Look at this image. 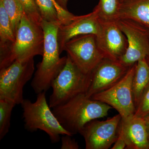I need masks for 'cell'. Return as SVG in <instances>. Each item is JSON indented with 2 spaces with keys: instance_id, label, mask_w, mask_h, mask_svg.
Segmentation results:
<instances>
[{
  "instance_id": "6da1fadb",
  "label": "cell",
  "mask_w": 149,
  "mask_h": 149,
  "mask_svg": "<svg viewBox=\"0 0 149 149\" xmlns=\"http://www.w3.org/2000/svg\"><path fill=\"white\" fill-rule=\"evenodd\" d=\"M60 22H49L42 20L44 33V52L42 61L37 65V70L31 82V87L37 94L47 92L54 79L66 63L67 56L61 57L58 40Z\"/></svg>"
},
{
  "instance_id": "7a4b0ae2",
  "label": "cell",
  "mask_w": 149,
  "mask_h": 149,
  "mask_svg": "<svg viewBox=\"0 0 149 149\" xmlns=\"http://www.w3.org/2000/svg\"><path fill=\"white\" fill-rule=\"evenodd\" d=\"M112 108L106 104L81 94L55 107L52 111L62 127L73 136L80 133L91 120L107 116Z\"/></svg>"
},
{
  "instance_id": "3957f363",
  "label": "cell",
  "mask_w": 149,
  "mask_h": 149,
  "mask_svg": "<svg viewBox=\"0 0 149 149\" xmlns=\"http://www.w3.org/2000/svg\"><path fill=\"white\" fill-rule=\"evenodd\" d=\"M44 33L42 26L33 22L23 13L15 41L5 50L0 52V70L17 61H26L37 56H42Z\"/></svg>"
},
{
  "instance_id": "277c9868",
  "label": "cell",
  "mask_w": 149,
  "mask_h": 149,
  "mask_svg": "<svg viewBox=\"0 0 149 149\" xmlns=\"http://www.w3.org/2000/svg\"><path fill=\"white\" fill-rule=\"evenodd\" d=\"M45 92L37 94L33 102L24 99L21 104L24 128L30 132L40 130L45 132L53 143L59 142L61 136H72L65 130L54 114L47 102Z\"/></svg>"
},
{
  "instance_id": "5b68a950",
  "label": "cell",
  "mask_w": 149,
  "mask_h": 149,
  "mask_svg": "<svg viewBox=\"0 0 149 149\" xmlns=\"http://www.w3.org/2000/svg\"><path fill=\"white\" fill-rule=\"evenodd\" d=\"M67 56L65 65L52 82L51 109L60 105L81 94H86L91 83V73H83Z\"/></svg>"
},
{
  "instance_id": "8992f818",
  "label": "cell",
  "mask_w": 149,
  "mask_h": 149,
  "mask_svg": "<svg viewBox=\"0 0 149 149\" xmlns=\"http://www.w3.org/2000/svg\"><path fill=\"white\" fill-rule=\"evenodd\" d=\"M34 58L17 61L0 70V100L21 104L24 100L23 88L35 72Z\"/></svg>"
},
{
  "instance_id": "52a82bcc",
  "label": "cell",
  "mask_w": 149,
  "mask_h": 149,
  "mask_svg": "<svg viewBox=\"0 0 149 149\" xmlns=\"http://www.w3.org/2000/svg\"><path fill=\"white\" fill-rule=\"evenodd\" d=\"M136 63L130 67L125 75L116 84L91 97L116 110L122 119L133 116L136 111L132 84Z\"/></svg>"
},
{
  "instance_id": "ba28073f",
  "label": "cell",
  "mask_w": 149,
  "mask_h": 149,
  "mask_svg": "<svg viewBox=\"0 0 149 149\" xmlns=\"http://www.w3.org/2000/svg\"><path fill=\"white\" fill-rule=\"evenodd\" d=\"M63 51L79 69L86 74H91L99 63L105 58L93 34L80 35L66 43Z\"/></svg>"
},
{
  "instance_id": "9c48e42d",
  "label": "cell",
  "mask_w": 149,
  "mask_h": 149,
  "mask_svg": "<svg viewBox=\"0 0 149 149\" xmlns=\"http://www.w3.org/2000/svg\"><path fill=\"white\" fill-rule=\"evenodd\" d=\"M116 22L128 42L127 50L118 61L130 67L149 54V30L131 19H119Z\"/></svg>"
},
{
  "instance_id": "30bf717a",
  "label": "cell",
  "mask_w": 149,
  "mask_h": 149,
  "mask_svg": "<svg viewBox=\"0 0 149 149\" xmlns=\"http://www.w3.org/2000/svg\"><path fill=\"white\" fill-rule=\"evenodd\" d=\"M121 116L119 114L105 120H91L80 133L83 136L86 149H108L117 140V131Z\"/></svg>"
},
{
  "instance_id": "8fae6325",
  "label": "cell",
  "mask_w": 149,
  "mask_h": 149,
  "mask_svg": "<svg viewBox=\"0 0 149 149\" xmlns=\"http://www.w3.org/2000/svg\"><path fill=\"white\" fill-rule=\"evenodd\" d=\"M129 68L118 60L104 58L91 73V85L86 96L91 98L111 88L122 79Z\"/></svg>"
},
{
  "instance_id": "7c38bea8",
  "label": "cell",
  "mask_w": 149,
  "mask_h": 149,
  "mask_svg": "<svg viewBox=\"0 0 149 149\" xmlns=\"http://www.w3.org/2000/svg\"><path fill=\"white\" fill-rule=\"evenodd\" d=\"M101 22V29L97 36L98 46L105 58L119 60L128 47L127 39L116 21Z\"/></svg>"
},
{
  "instance_id": "4fadbf2b",
  "label": "cell",
  "mask_w": 149,
  "mask_h": 149,
  "mask_svg": "<svg viewBox=\"0 0 149 149\" xmlns=\"http://www.w3.org/2000/svg\"><path fill=\"white\" fill-rule=\"evenodd\" d=\"M101 29V22L96 11L91 13L76 16L71 22L66 25L61 24L58 33L60 52L63 51L65 45L70 40L80 35L93 34L96 37Z\"/></svg>"
},
{
  "instance_id": "5bb4252c",
  "label": "cell",
  "mask_w": 149,
  "mask_h": 149,
  "mask_svg": "<svg viewBox=\"0 0 149 149\" xmlns=\"http://www.w3.org/2000/svg\"><path fill=\"white\" fill-rule=\"evenodd\" d=\"M118 131L125 139V149H149L148 135L146 121L143 118L131 116L122 119Z\"/></svg>"
},
{
  "instance_id": "9a60e30c",
  "label": "cell",
  "mask_w": 149,
  "mask_h": 149,
  "mask_svg": "<svg viewBox=\"0 0 149 149\" xmlns=\"http://www.w3.org/2000/svg\"><path fill=\"white\" fill-rule=\"evenodd\" d=\"M119 19L136 21L149 30V0H125L123 2Z\"/></svg>"
},
{
  "instance_id": "2e32d148",
  "label": "cell",
  "mask_w": 149,
  "mask_h": 149,
  "mask_svg": "<svg viewBox=\"0 0 149 149\" xmlns=\"http://www.w3.org/2000/svg\"><path fill=\"white\" fill-rule=\"evenodd\" d=\"M149 85V65L145 58L139 61L136 63L133 76L132 87L136 108L144 92Z\"/></svg>"
},
{
  "instance_id": "e0dca14e",
  "label": "cell",
  "mask_w": 149,
  "mask_h": 149,
  "mask_svg": "<svg viewBox=\"0 0 149 149\" xmlns=\"http://www.w3.org/2000/svg\"><path fill=\"white\" fill-rule=\"evenodd\" d=\"M10 19L0 1V52L5 50L15 41Z\"/></svg>"
},
{
  "instance_id": "ac0fdd59",
  "label": "cell",
  "mask_w": 149,
  "mask_h": 149,
  "mask_svg": "<svg viewBox=\"0 0 149 149\" xmlns=\"http://www.w3.org/2000/svg\"><path fill=\"white\" fill-rule=\"evenodd\" d=\"M121 4L120 0H100L94 10L102 21H116L119 18Z\"/></svg>"
},
{
  "instance_id": "d6986e66",
  "label": "cell",
  "mask_w": 149,
  "mask_h": 149,
  "mask_svg": "<svg viewBox=\"0 0 149 149\" xmlns=\"http://www.w3.org/2000/svg\"><path fill=\"white\" fill-rule=\"evenodd\" d=\"M0 1L2 3L8 15L15 36L22 17L24 13L23 9L17 0H0Z\"/></svg>"
},
{
  "instance_id": "ffe728a7",
  "label": "cell",
  "mask_w": 149,
  "mask_h": 149,
  "mask_svg": "<svg viewBox=\"0 0 149 149\" xmlns=\"http://www.w3.org/2000/svg\"><path fill=\"white\" fill-rule=\"evenodd\" d=\"M14 103L0 100V140H2L9 131L12 113L16 106Z\"/></svg>"
},
{
  "instance_id": "44dd1931",
  "label": "cell",
  "mask_w": 149,
  "mask_h": 149,
  "mask_svg": "<svg viewBox=\"0 0 149 149\" xmlns=\"http://www.w3.org/2000/svg\"><path fill=\"white\" fill-rule=\"evenodd\" d=\"M35 1L42 20L49 22H60L57 10L52 0H35Z\"/></svg>"
},
{
  "instance_id": "7402d4cb",
  "label": "cell",
  "mask_w": 149,
  "mask_h": 149,
  "mask_svg": "<svg viewBox=\"0 0 149 149\" xmlns=\"http://www.w3.org/2000/svg\"><path fill=\"white\" fill-rule=\"evenodd\" d=\"M17 1L21 4L26 15L33 22L41 26L42 19L35 0Z\"/></svg>"
},
{
  "instance_id": "603a6c76",
  "label": "cell",
  "mask_w": 149,
  "mask_h": 149,
  "mask_svg": "<svg viewBox=\"0 0 149 149\" xmlns=\"http://www.w3.org/2000/svg\"><path fill=\"white\" fill-rule=\"evenodd\" d=\"M134 116L143 118L149 116V85L141 97Z\"/></svg>"
},
{
  "instance_id": "cb8c5ba5",
  "label": "cell",
  "mask_w": 149,
  "mask_h": 149,
  "mask_svg": "<svg viewBox=\"0 0 149 149\" xmlns=\"http://www.w3.org/2000/svg\"><path fill=\"white\" fill-rule=\"evenodd\" d=\"M72 136L63 135L61 138V149H78L79 146L78 143L74 139H72Z\"/></svg>"
},
{
  "instance_id": "d4e9b609",
  "label": "cell",
  "mask_w": 149,
  "mask_h": 149,
  "mask_svg": "<svg viewBox=\"0 0 149 149\" xmlns=\"http://www.w3.org/2000/svg\"><path fill=\"white\" fill-rule=\"evenodd\" d=\"M126 145L125 139L122 133L118 131V137L115 143L112 147V149H123L126 148Z\"/></svg>"
},
{
  "instance_id": "484cf974",
  "label": "cell",
  "mask_w": 149,
  "mask_h": 149,
  "mask_svg": "<svg viewBox=\"0 0 149 149\" xmlns=\"http://www.w3.org/2000/svg\"><path fill=\"white\" fill-rule=\"evenodd\" d=\"M56 1L63 8L68 10L67 6L69 0H56Z\"/></svg>"
},
{
  "instance_id": "4316f807",
  "label": "cell",
  "mask_w": 149,
  "mask_h": 149,
  "mask_svg": "<svg viewBox=\"0 0 149 149\" xmlns=\"http://www.w3.org/2000/svg\"><path fill=\"white\" fill-rule=\"evenodd\" d=\"M145 121H146V125L147 126V131H148V139L149 141V116L144 118Z\"/></svg>"
},
{
  "instance_id": "83f0119b",
  "label": "cell",
  "mask_w": 149,
  "mask_h": 149,
  "mask_svg": "<svg viewBox=\"0 0 149 149\" xmlns=\"http://www.w3.org/2000/svg\"><path fill=\"white\" fill-rule=\"evenodd\" d=\"M146 61L148 63V64L149 65V54L146 57Z\"/></svg>"
},
{
  "instance_id": "f1b7e54d",
  "label": "cell",
  "mask_w": 149,
  "mask_h": 149,
  "mask_svg": "<svg viewBox=\"0 0 149 149\" xmlns=\"http://www.w3.org/2000/svg\"><path fill=\"white\" fill-rule=\"evenodd\" d=\"M120 2L122 3L124 1H125V0H120Z\"/></svg>"
},
{
  "instance_id": "f546056e",
  "label": "cell",
  "mask_w": 149,
  "mask_h": 149,
  "mask_svg": "<svg viewBox=\"0 0 149 149\" xmlns=\"http://www.w3.org/2000/svg\"><path fill=\"white\" fill-rule=\"evenodd\" d=\"M52 1H53L54 3L56 2V0H52Z\"/></svg>"
}]
</instances>
